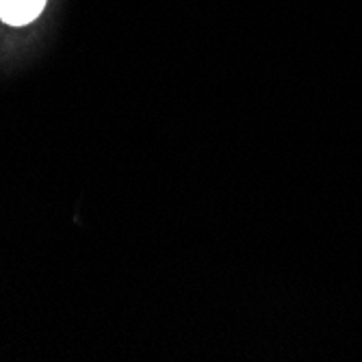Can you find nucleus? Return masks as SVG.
Masks as SVG:
<instances>
[{
	"instance_id": "f257e3e1",
	"label": "nucleus",
	"mask_w": 362,
	"mask_h": 362,
	"mask_svg": "<svg viewBox=\"0 0 362 362\" xmlns=\"http://www.w3.org/2000/svg\"><path fill=\"white\" fill-rule=\"evenodd\" d=\"M46 7V0H0V20L9 26H26Z\"/></svg>"
}]
</instances>
